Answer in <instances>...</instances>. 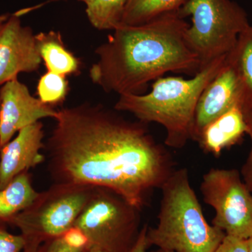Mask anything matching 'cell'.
<instances>
[{
	"label": "cell",
	"instance_id": "obj_7",
	"mask_svg": "<svg viewBox=\"0 0 252 252\" xmlns=\"http://www.w3.org/2000/svg\"><path fill=\"white\" fill-rule=\"evenodd\" d=\"M96 187L54 183L39 192L26 210L9 222L21 230L26 242L44 243L62 236L72 228Z\"/></svg>",
	"mask_w": 252,
	"mask_h": 252
},
{
	"label": "cell",
	"instance_id": "obj_11",
	"mask_svg": "<svg viewBox=\"0 0 252 252\" xmlns=\"http://www.w3.org/2000/svg\"><path fill=\"white\" fill-rule=\"evenodd\" d=\"M57 115L58 111L33 97L18 78L5 83L0 89V149L26 126Z\"/></svg>",
	"mask_w": 252,
	"mask_h": 252
},
{
	"label": "cell",
	"instance_id": "obj_15",
	"mask_svg": "<svg viewBox=\"0 0 252 252\" xmlns=\"http://www.w3.org/2000/svg\"><path fill=\"white\" fill-rule=\"evenodd\" d=\"M38 193L32 184L29 172L16 176L6 187L0 189V222L9 224L15 216L31 205Z\"/></svg>",
	"mask_w": 252,
	"mask_h": 252
},
{
	"label": "cell",
	"instance_id": "obj_12",
	"mask_svg": "<svg viewBox=\"0 0 252 252\" xmlns=\"http://www.w3.org/2000/svg\"><path fill=\"white\" fill-rule=\"evenodd\" d=\"M44 125L41 122L26 126L0 149V189L16 176L29 171L44 162L41 150L45 148Z\"/></svg>",
	"mask_w": 252,
	"mask_h": 252
},
{
	"label": "cell",
	"instance_id": "obj_3",
	"mask_svg": "<svg viewBox=\"0 0 252 252\" xmlns=\"http://www.w3.org/2000/svg\"><path fill=\"white\" fill-rule=\"evenodd\" d=\"M227 56L215 60L190 79L160 77L145 94L119 95L114 109L130 113L144 124L165 128L166 147L182 149L191 140L197 104L204 89L224 66Z\"/></svg>",
	"mask_w": 252,
	"mask_h": 252
},
{
	"label": "cell",
	"instance_id": "obj_31",
	"mask_svg": "<svg viewBox=\"0 0 252 252\" xmlns=\"http://www.w3.org/2000/svg\"><path fill=\"white\" fill-rule=\"evenodd\" d=\"M79 1H83V2H84L85 4H86V3H87L89 0H79Z\"/></svg>",
	"mask_w": 252,
	"mask_h": 252
},
{
	"label": "cell",
	"instance_id": "obj_32",
	"mask_svg": "<svg viewBox=\"0 0 252 252\" xmlns=\"http://www.w3.org/2000/svg\"><path fill=\"white\" fill-rule=\"evenodd\" d=\"M54 1H57V0H54Z\"/></svg>",
	"mask_w": 252,
	"mask_h": 252
},
{
	"label": "cell",
	"instance_id": "obj_5",
	"mask_svg": "<svg viewBox=\"0 0 252 252\" xmlns=\"http://www.w3.org/2000/svg\"><path fill=\"white\" fill-rule=\"evenodd\" d=\"M177 13L183 18L191 16L185 39L198 58L200 70L229 54L250 26L246 11L233 0H188Z\"/></svg>",
	"mask_w": 252,
	"mask_h": 252
},
{
	"label": "cell",
	"instance_id": "obj_21",
	"mask_svg": "<svg viewBox=\"0 0 252 252\" xmlns=\"http://www.w3.org/2000/svg\"><path fill=\"white\" fill-rule=\"evenodd\" d=\"M247 126V135L250 136L251 140V149L246 161L242 167L241 175L243 182L252 193V105L243 109Z\"/></svg>",
	"mask_w": 252,
	"mask_h": 252
},
{
	"label": "cell",
	"instance_id": "obj_23",
	"mask_svg": "<svg viewBox=\"0 0 252 252\" xmlns=\"http://www.w3.org/2000/svg\"><path fill=\"white\" fill-rule=\"evenodd\" d=\"M68 245L63 236L47 240L41 243L37 252H84Z\"/></svg>",
	"mask_w": 252,
	"mask_h": 252
},
{
	"label": "cell",
	"instance_id": "obj_29",
	"mask_svg": "<svg viewBox=\"0 0 252 252\" xmlns=\"http://www.w3.org/2000/svg\"><path fill=\"white\" fill-rule=\"evenodd\" d=\"M249 252H252V237L248 239Z\"/></svg>",
	"mask_w": 252,
	"mask_h": 252
},
{
	"label": "cell",
	"instance_id": "obj_17",
	"mask_svg": "<svg viewBox=\"0 0 252 252\" xmlns=\"http://www.w3.org/2000/svg\"><path fill=\"white\" fill-rule=\"evenodd\" d=\"M128 0H89L86 14L93 27L99 31H114L122 24Z\"/></svg>",
	"mask_w": 252,
	"mask_h": 252
},
{
	"label": "cell",
	"instance_id": "obj_16",
	"mask_svg": "<svg viewBox=\"0 0 252 252\" xmlns=\"http://www.w3.org/2000/svg\"><path fill=\"white\" fill-rule=\"evenodd\" d=\"M188 0H128L126 4L122 24L138 26L154 18L176 12Z\"/></svg>",
	"mask_w": 252,
	"mask_h": 252
},
{
	"label": "cell",
	"instance_id": "obj_20",
	"mask_svg": "<svg viewBox=\"0 0 252 252\" xmlns=\"http://www.w3.org/2000/svg\"><path fill=\"white\" fill-rule=\"evenodd\" d=\"M7 223L0 222V252H21L26 245L22 235L9 233Z\"/></svg>",
	"mask_w": 252,
	"mask_h": 252
},
{
	"label": "cell",
	"instance_id": "obj_28",
	"mask_svg": "<svg viewBox=\"0 0 252 252\" xmlns=\"http://www.w3.org/2000/svg\"><path fill=\"white\" fill-rule=\"evenodd\" d=\"M84 252H107L105 251H103V250H99V249L97 248H91L88 249V250H86V251H84Z\"/></svg>",
	"mask_w": 252,
	"mask_h": 252
},
{
	"label": "cell",
	"instance_id": "obj_18",
	"mask_svg": "<svg viewBox=\"0 0 252 252\" xmlns=\"http://www.w3.org/2000/svg\"><path fill=\"white\" fill-rule=\"evenodd\" d=\"M66 77L51 72L41 76L36 86V94L43 103L53 107L65 100L69 91Z\"/></svg>",
	"mask_w": 252,
	"mask_h": 252
},
{
	"label": "cell",
	"instance_id": "obj_19",
	"mask_svg": "<svg viewBox=\"0 0 252 252\" xmlns=\"http://www.w3.org/2000/svg\"><path fill=\"white\" fill-rule=\"evenodd\" d=\"M239 72L252 92V26L244 30L238 36L235 49L228 54Z\"/></svg>",
	"mask_w": 252,
	"mask_h": 252
},
{
	"label": "cell",
	"instance_id": "obj_14",
	"mask_svg": "<svg viewBox=\"0 0 252 252\" xmlns=\"http://www.w3.org/2000/svg\"><path fill=\"white\" fill-rule=\"evenodd\" d=\"M36 40L48 72L64 77L77 75L80 72L81 61L67 49L61 32L54 31L40 32L36 34Z\"/></svg>",
	"mask_w": 252,
	"mask_h": 252
},
{
	"label": "cell",
	"instance_id": "obj_8",
	"mask_svg": "<svg viewBox=\"0 0 252 252\" xmlns=\"http://www.w3.org/2000/svg\"><path fill=\"white\" fill-rule=\"evenodd\" d=\"M200 189L205 203L215 210L212 225L225 235L252 237V193L238 170L210 169Z\"/></svg>",
	"mask_w": 252,
	"mask_h": 252
},
{
	"label": "cell",
	"instance_id": "obj_25",
	"mask_svg": "<svg viewBox=\"0 0 252 252\" xmlns=\"http://www.w3.org/2000/svg\"><path fill=\"white\" fill-rule=\"evenodd\" d=\"M147 229H148L147 224H144L142 227L137 241L129 252H147V250L149 248L147 240Z\"/></svg>",
	"mask_w": 252,
	"mask_h": 252
},
{
	"label": "cell",
	"instance_id": "obj_13",
	"mask_svg": "<svg viewBox=\"0 0 252 252\" xmlns=\"http://www.w3.org/2000/svg\"><path fill=\"white\" fill-rule=\"evenodd\" d=\"M247 126L241 107H234L207 124L193 138L204 153L220 157L225 149L241 144Z\"/></svg>",
	"mask_w": 252,
	"mask_h": 252
},
{
	"label": "cell",
	"instance_id": "obj_6",
	"mask_svg": "<svg viewBox=\"0 0 252 252\" xmlns=\"http://www.w3.org/2000/svg\"><path fill=\"white\" fill-rule=\"evenodd\" d=\"M140 213L118 194L96 187L74 226L86 235L89 248L129 252L142 228Z\"/></svg>",
	"mask_w": 252,
	"mask_h": 252
},
{
	"label": "cell",
	"instance_id": "obj_30",
	"mask_svg": "<svg viewBox=\"0 0 252 252\" xmlns=\"http://www.w3.org/2000/svg\"><path fill=\"white\" fill-rule=\"evenodd\" d=\"M152 252H174L171 251H168V250H162V249H158L157 250Z\"/></svg>",
	"mask_w": 252,
	"mask_h": 252
},
{
	"label": "cell",
	"instance_id": "obj_10",
	"mask_svg": "<svg viewBox=\"0 0 252 252\" xmlns=\"http://www.w3.org/2000/svg\"><path fill=\"white\" fill-rule=\"evenodd\" d=\"M41 63L36 34L23 26L21 16L11 15L0 26V86L17 79L20 73L36 72Z\"/></svg>",
	"mask_w": 252,
	"mask_h": 252
},
{
	"label": "cell",
	"instance_id": "obj_27",
	"mask_svg": "<svg viewBox=\"0 0 252 252\" xmlns=\"http://www.w3.org/2000/svg\"><path fill=\"white\" fill-rule=\"evenodd\" d=\"M10 16H11V14H4L0 15V26H1L3 23L6 22L8 19H9Z\"/></svg>",
	"mask_w": 252,
	"mask_h": 252
},
{
	"label": "cell",
	"instance_id": "obj_22",
	"mask_svg": "<svg viewBox=\"0 0 252 252\" xmlns=\"http://www.w3.org/2000/svg\"><path fill=\"white\" fill-rule=\"evenodd\" d=\"M214 252H250L248 239L225 235Z\"/></svg>",
	"mask_w": 252,
	"mask_h": 252
},
{
	"label": "cell",
	"instance_id": "obj_24",
	"mask_svg": "<svg viewBox=\"0 0 252 252\" xmlns=\"http://www.w3.org/2000/svg\"><path fill=\"white\" fill-rule=\"evenodd\" d=\"M62 236L68 245L72 248L79 249L83 251H86L89 248V241L86 235L80 229L74 225L67 230Z\"/></svg>",
	"mask_w": 252,
	"mask_h": 252
},
{
	"label": "cell",
	"instance_id": "obj_4",
	"mask_svg": "<svg viewBox=\"0 0 252 252\" xmlns=\"http://www.w3.org/2000/svg\"><path fill=\"white\" fill-rule=\"evenodd\" d=\"M160 189L158 223L155 228L148 226L149 248L174 252H215L225 233L207 223L187 169H176Z\"/></svg>",
	"mask_w": 252,
	"mask_h": 252
},
{
	"label": "cell",
	"instance_id": "obj_2",
	"mask_svg": "<svg viewBox=\"0 0 252 252\" xmlns=\"http://www.w3.org/2000/svg\"><path fill=\"white\" fill-rule=\"evenodd\" d=\"M189 27L177 11L138 26L121 24L94 51L91 81L106 93L141 94L167 72L195 75L200 63L186 41Z\"/></svg>",
	"mask_w": 252,
	"mask_h": 252
},
{
	"label": "cell",
	"instance_id": "obj_1",
	"mask_svg": "<svg viewBox=\"0 0 252 252\" xmlns=\"http://www.w3.org/2000/svg\"><path fill=\"white\" fill-rule=\"evenodd\" d=\"M118 112L89 102L58 111L45 144L48 170L54 183L107 189L142 211L176 162L147 124Z\"/></svg>",
	"mask_w": 252,
	"mask_h": 252
},
{
	"label": "cell",
	"instance_id": "obj_9",
	"mask_svg": "<svg viewBox=\"0 0 252 252\" xmlns=\"http://www.w3.org/2000/svg\"><path fill=\"white\" fill-rule=\"evenodd\" d=\"M252 105V92L228 55L224 66L200 94L191 140L205 126L230 109Z\"/></svg>",
	"mask_w": 252,
	"mask_h": 252
},
{
	"label": "cell",
	"instance_id": "obj_26",
	"mask_svg": "<svg viewBox=\"0 0 252 252\" xmlns=\"http://www.w3.org/2000/svg\"><path fill=\"white\" fill-rule=\"evenodd\" d=\"M39 246L40 244L35 242H26V245L23 252H37Z\"/></svg>",
	"mask_w": 252,
	"mask_h": 252
}]
</instances>
